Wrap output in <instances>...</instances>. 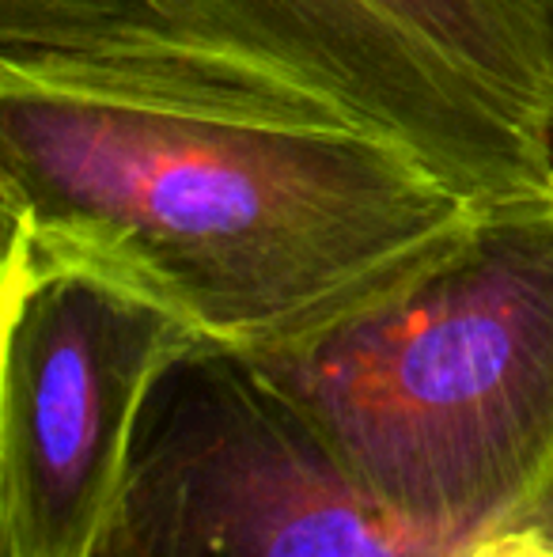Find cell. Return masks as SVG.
I'll use <instances>...</instances> for the list:
<instances>
[{
	"mask_svg": "<svg viewBox=\"0 0 553 557\" xmlns=\"http://www.w3.org/2000/svg\"><path fill=\"white\" fill-rule=\"evenodd\" d=\"M0 201L8 232L126 281L236 352L368 308L486 209L372 133L12 65Z\"/></svg>",
	"mask_w": 553,
	"mask_h": 557,
	"instance_id": "cell-1",
	"label": "cell"
},
{
	"mask_svg": "<svg viewBox=\"0 0 553 557\" xmlns=\"http://www.w3.org/2000/svg\"><path fill=\"white\" fill-rule=\"evenodd\" d=\"M0 65L361 129L478 206L553 194V0H0Z\"/></svg>",
	"mask_w": 553,
	"mask_h": 557,
	"instance_id": "cell-2",
	"label": "cell"
},
{
	"mask_svg": "<svg viewBox=\"0 0 553 557\" xmlns=\"http://www.w3.org/2000/svg\"><path fill=\"white\" fill-rule=\"evenodd\" d=\"M243 357L387 512L458 543L519 523L553 478V194L486 206L368 308Z\"/></svg>",
	"mask_w": 553,
	"mask_h": 557,
	"instance_id": "cell-3",
	"label": "cell"
},
{
	"mask_svg": "<svg viewBox=\"0 0 553 557\" xmlns=\"http://www.w3.org/2000/svg\"><path fill=\"white\" fill-rule=\"evenodd\" d=\"M466 543L387 512L266 372L201 342L148 391L88 557H458Z\"/></svg>",
	"mask_w": 553,
	"mask_h": 557,
	"instance_id": "cell-4",
	"label": "cell"
},
{
	"mask_svg": "<svg viewBox=\"0 0 553 557\" xmlns=\"http://www.w3.org/2000/svg\"><path fill=\"white\" fill-rule=\"evenodd\" d=\"M205 342L148 293L8 232L0 368L4 557H88L152 383Z\"/></svg>",
	"mask_w": 553,
	"mask_h": 557,
	"instance_id": "cell-5",
	"label": "cell"
},
{
	"mask_svg": "<svg viewBox=\"0 0 553 557\" xmlns=\"http://www.w3.org/2000/svg\"><path fill=\"white\" fill-rule=\"evenodd\" d=\"M458 557H553V535L535 523H508L474 535Z\"/></svg>",
	"mask_w": 553,
	"mask_h": 557,
	"instance_id": "cell-6",
	"label": "cell"
},
{
	"mask_svg": "<svg viewBox=\"0 0 553 557\" xmlns=\"http://www.w3.org/2000/svg\"><path fill=\"white\" fill-rule=\"evenodd\" d=\"M519 523H535V528H542L553 535V478L546 482V490L531 500V508H527V516Z\"/></svg>",
	"mask_w": 553,
	"mask_h": 557,
	"instance_id": "cell-7",
	"label": "cell"
}]
</instances>
